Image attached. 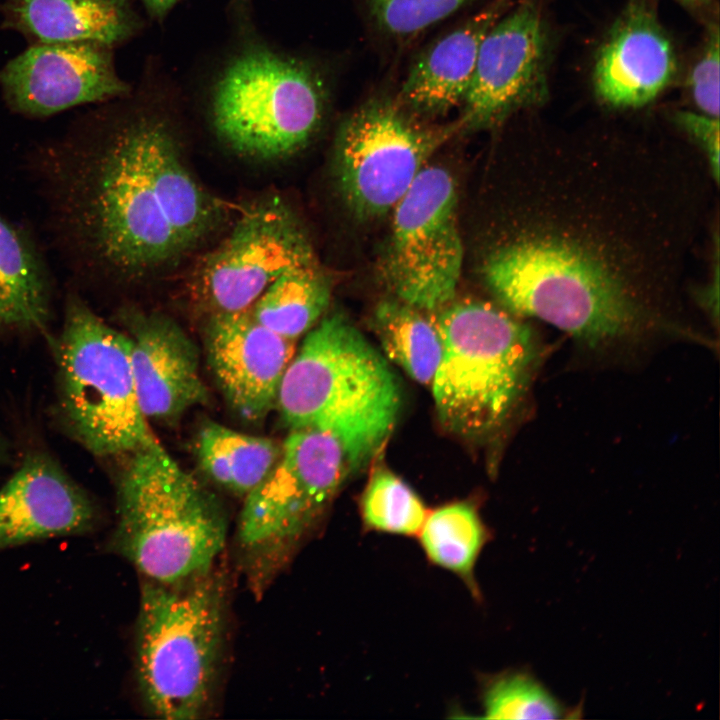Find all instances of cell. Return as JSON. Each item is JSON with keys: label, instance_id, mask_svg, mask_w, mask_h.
Returning a JSON list of instances; mask_svg holds the SVG:
<instances>
[{"label": "cell", "instance_id": "cell-27", "mask_svg": "<svg viewBox=\"0 0 720 720\" xmlns=\"http://www.w3.org/2000/svg\"><path fill=\"white\" fill-rule=\"evenodd\" d=\"M483 709L489 719H557L559 702L526 673H505L490 680L483 691Z\"/></svg>", "mask_w": 720, "mask_h": 720}, {"label": "cell", "instance_id": "cell-30", "mask_svg": "<svg viewBox=\"0 0 720 720\" xmlns=\"http://www.w3.org/2000/svg\"><path fill=\"white\" fill-rule=\"evenodd\" d=\"M674 124L701 151L710 175L715 182H719V118L712 117L699 111L679 110L673 114Z\"/></svg>", "mask_w": 720, "mask_h": 720}, {"label": "cell", "instance_id": "cell-25", "mask_svg": "<svg viewBox=\"0 0 720 720\" xmlns=\"http://www.w3.org/2000/svg\"><path fill=\"white\" fill-rule=\"evenodd\" d=\"M428 559L476 593L474 568L488 534L473 505L455 502L428 512L417 534Z\"/></svg>", "mask_w": 720, "mask_h": 720}, {"label": "cell", "instance_id": "cell-5", "mask_svg": "<svg viewBox=\"0 0 720 720\" xmlns=\"http://www.w3.org/2000/svg\"><path fill=\"white\" fill-rule=\"evenodd\" d=\"M442 338L432 380L441 423L466 437L498 430L525 393L539 360L526 324L479 300L450 302L430 312Z\"/></svg>", "mask_w": 720, "mask_h": 720}, {"label": "cell", "instance_id": "cell-12", "mask_svg": "<svg viewBox=\"0 0 720 720\" xmlns=\"http://www.w3.org/2000/svg\"><path fill=\"white\" fill-rule=\"evenodd\" d=\"M549 26L536 0H523L489 29L480 45L460 119L466 128L501 125L549 97Z\"/></svg>", "mask_w": 720, "mask_h": 720}, {"label": "cell", "instance_id": "cell-29", "mask_svg": "<svg viewBox=\"0 0 720 720\" xmlns=\"http://www.w3.org/2000/svg\"><path fill=\"white\" fill-rule=\"evenodd\" d=\"M720 31L717 21L709 23L704 45L692 66L687 85L697 110L719 118Z\"/></svg>", "mask_w": 720, "mask_h": 720}, {"label": "cell", "instance_id": "cell-6", "mask_svg": "<svg viewBox=\"0 0 720 720\" xmlns=\"http://www.w3.org/2000/svg\"><path fill=\"white\" fill-rule=\"evenodd\" d=\"M325 104L319 71L264 43L235 53L211 90L217 134L240 154L262 159L301 150L318 130Z\"/></svg>", "mask_w": 720, "mask_h": 720}, {"label": "cell", "instance_id": "cell-14", "mask_svg": "<svg viewBox=\"0 0 720 720\" xmlns=\"http://www.w3.org/2000/svg\"><path fill=\"white\" fill-rule=\"evenodd\" d=\"M207 360L232 410L249 422L275 408L282 377L295 354V341L259 323L249 308L212 313L205 327Z\"/></svg>", "mask_w": 720, "mask_h": 720}, {"label": "cell", "instance_id": "cell-18", "mask_svg": "<svg viewBox=\"0 0 720 720\" xmlns=\"http://www.w3.org/2000/svg\"><path fill=\"white\" fill-rule=\"evenodd\" d=\"M509 0H494L428 47L415 60L396 102L409 113L442 115L463 104L483 38Z\"/></svg>", "mask_w": 720, "mask_h": 720}, {"label": "cell", "instance_id": "cell-3", "mask_svg": "<svg viewBox=\"0 0 720 720\" xmlns=\"http://www.w3.org/2000/svg\"><path fill=\"white\" fill-rule=\"evenodd\" d=\"M226 583L215 566L176 583L143 578L135 674L144 706L164 720H195L211 703L226 633Z\"/></svg>", "mask_w": 720, "mask_h": 720}, {"label": "cell", "instance_id": "cell-26", "mask_svg": "<svg viewBox=\"0 0 720 720\" xmlns=\"http://www.w3.org/2000/svg\"><path fill=\"white\" fill-rule=\"evenodd\" d=\"M365 526L397 535H417L428 511L419 496L387 469H377L362 495Z\"/></svg>", "mask_w": 720, "mask_h": 720}, {"label": "cell", "instance_id": "cell-7", "mask_svg": "<svg viewBox=\"0 0 720 720\" xmlns=\"http://www.w3.org/2000/svg\"><path fill=\"white\" fill-rule=\"evenodd\" d=\"M57 360L61 409L91 453L128 455L160 442L138 403L129 336L76 295L66 303Z\"/></svg>", "mask_w": 720, "mask_h": 720}, {"label": "cell", "instance_id": "cell-10", "mask_svg": "<svg viewBox=\"0 0 720 720\" xmlns=\"http://www.w3.org/2000/svg\"><path fill=\"white\" fill-rule=\"evenodd\" d=\"M452 175L424 167L393 209L383 261L385 281L399 301L424 312L452 302L463 263Z\"/></svg>", "mask_w": 720, "mask_h": 720}, {"label": "cell", "instance_id": "cell-15", "mask_svg": "<svg viewBox=\"0 0 720 720\" xmlns=\"http://www.w3.org/2000/svg\"><path fill=\"white\" fill-rule=\"evenodd\" d=\"M678 70L675 46L655 11L645 0H631L598 50L593 90L609 108H641L674 82Z\"/></svg>", "mask_w": 720, "mask_h": 720}, {"label": "cell", "instance_id": "cell-19", "mask_svg": "<svg viewBox=\"0 0 720 720\" xmlns=\"http://www.w3.org/2000/svg\"><path fill=\"white\" fill-rule=\"evenodd\" d=\"M4 24L39 43L93 42L111 47L140 27L131 0H6Z\"/></svg>", "mask_w": 720, "mask_h": 720}, {"label": "cell", "instance_id": "cell-23", "mask_svg": "<svg viewBox=\"0 0 720 720\" xmlns=\"http://www.w3.org/2000/svg\"><path fill=\"white\" fill-rule=\"evenodd\" d=\"M330 298L329 280L316 262L284 272L249 310L259 323L295 341L319 321Z\"/></svg>", "mask_w": 720, "mask_h": 720}, {"label": "cell", "instance_id": "cell-20", "mask_svg": "<svg viewBox=\"0 0 720 720\" xmlns=\"http://www.w3.org/2000/svg\"><path fill=\"white\" fill-rule=\"evenodd\" d=\"M147 173L160 208L185 251L218 223L221 207L184 166L167 125L142 118Z\"/></svg>", "mask_w": 720, "mask_h": 720}, {"label": "cell", "instance_id": "cell-8", "mask_svg": "<svg viewBox=\"0 0 720 720\" xmlns=\"http://www.w3.org/2000/svg\"><path fill=\"white\" fill-rule=\"evenodd\" d=\"M350 470L333 436L290 430L271 471L245 496L238 520L240 562L254 592L263 591L288 562Z\"/></svg>", "mask_w": 720, "mask_h": 720}, {"label": "cell", "instance_id": "cell-21", "mask_svg": "<svg viewBox=\"0 0 720 720\" xmlns=\"http://www.w3.org/2000/svg\"><path fill=\"white\" fill-rule=\"evenodd\" d=\"M50 279L34 241L0 214V331L43 329Z\"/></svg>", "mask_w": 720, "mask_h": 720}, {"label": "cell", "instance_id": "cell-22", "mask_svg": "<svg viewBox=\"0 0 720 720\" xmlns=\"http://www.w3.org/2000/svg\"><path fill=\"white\" fill-rule=\"evenodd\" d=\"M281 452V444L245 434L217 422L203 424L195 453L205 475L227 491L246 496L268 475Z\"/></svg>", "mask_w": 720, "mask_h": 720}, {"label": "cell", "instance_id": "cell-17", "mask_svg": "<svg viewBox=\"0 0 720 720\" xmlns=\"http://www.w3.org/2000/svg\"><path fill=\"white\" fill-rule=\"evenodd\" d=\"M87 494L50 458L31 455L0 488V551L95 528Z\"/></svg>", "mask_w": 720, "mask_h": 720}, {"label": "cell", "instance_id": "cell-16", "mask_svg": "<svg viewBox=\"0 0 720 720\" xmlns=\"http://www.w3.org/2000/svg\"><path fill=\"white\" fill-rule=\"evenodd\" d=\"M124 320L137 399L148 422L172 423L207 403L197 346L181 326L159 313L128 312Z\"/></svg>", "mask_w": 720, "mask_h": 720}, {"label": "cell", "instance_id": "cell-28", "mask_svg": "<svg viewBox=\"0 0 720 720\" xmlns=\"http://www.w3.org/2000/svg\"><path fill=\"white\" fill-rule=\"evenodd\" d=\"M473 0H366L377 26L405 37L445 19Z\"/></svg>", "mask_w": 720, "mask_h": 720}, {"label": "cell", "instance_id": "cell-31", "mask_svg": "<svg viewBox=\"0 0 720 720\" xmlns=\"http://www.w3.org/2000/svg\"><path fill=\"white\" fill-rule=\"evenodd\" d=\"M149 15L155 20H162L180 0H141Z\"/></svg>", "mask_w": 720, "mask_h": 720}, {"label": "cell", "instance_id": "cell-1", "mask_svg": "<svg viewBox=\"0 0 720 720\" xmlns=\"http://www.w3.org/2000/svg\"><path fill=\"white\" fill-rule=\"evenodd\" d=\"M482 278L508 312L591 350L682 332L688 256L712 177L688 147L623 138L536 137L521 152Z\"/></svg>", "mask_w": 720, "mask_h": 720}, {"label": "cell", "instance_id": "cell-11", "mask_svg": "<svg viewBox=\"0 0 720 720\" xmlns=\"http://www.w3.org/2000/svg\"><path fill=\"white\" fill-rule=\"evenodd\" d=\"M303 225L279 197L246 209L227 237L204 258L200 295L212 313L243 311L284 272L316 263Z\"/></svg>", "mask_w": 720, "mask_h": 720}, {"label": "cell", "instance_id": "cell-9", "mask_svg": "<svg viewBox=\"0 0 720 720\" xmlns=\"http://www.w3.org/2000/svg\"><path fill=\"white\" fill-rule=\"evenodd\" d=\"M463 128L419 122L397 102L373 100L342 125L336 144L340 192L353 215L379 218L394 209L432 153Z\"/></svg>", "mask_w": 720, "mask_h": 720}, {"label": "cell", "instance_id": "cell-13", "mask_svg": "<svg viewBox=\"0 0 720 720\" xmlns=\"http://www.w3.org/2000/svg\"><path fill=\"white\" fill-rule=\"evenodd\" d=\"M110 47L93 42L36 43L0 72L8 105L43 117L128 93L114 68Z\"/></svg>", "mask_w": 720, "mask_h": 720}, {"label": "cell", "instance_id": "cell-24", "mask_svg": "<svg viewBox=\"0 0 720 720\" xmlns=\"http://www.w3.org/2000/svg\"><path fill=\"white\" fill-rule=\"evenodd\" d=\"M399 300L380 303L373 328L385 355L415 381L432 383L442 355V338L429 312Z\"/></svg>", "mask_w": 720, "mask_h": 720}, {"label": "cell", "instance_id": "cell-32", "mask_svg": "<svg viewBox=\"0 0 720 720\" xmlns=\"http://www.w3.org/2000/svg\"><path fill=\"white\" fill-rule=\"evenodd\" d=\"M681 5L695 10H703L706 8H710V6L713 3V0H675Z\"/></svg>", "mask_w": 720, "mask_h": 720}, {"label": "cell", "instance_id": "cell-4", "mask_svg": "<svg viewBox=\"0 0 720 720\" xmlns=\"http://www.w3.org/2000/svg\"><path fill=\"white\" fill-rule=\"evenodd\" d=\"M127 456L117 486L112 550L143 578L160 583L213 568L227 537V518L216 496L160 442Z\"/></svg>", "mask_w": 720, "mask_h": 720}, {"label": "cell", "instance_id": "cell-2", "mask_svg": "<svg viewBox=\"0 0 720 720\" xmlns=\"http://www.w3.org/2000/svg\"><path fill=\"white\" fill-rule=\"evenodd\" d=\"M400 403L398 379L384 356L342 314L333 313L306 333L282 377L275 407L290 430L333 436L352 470L382 448Z\"/></svg>", "mask_w": 720, "mask_h": 720}]
</instances>
